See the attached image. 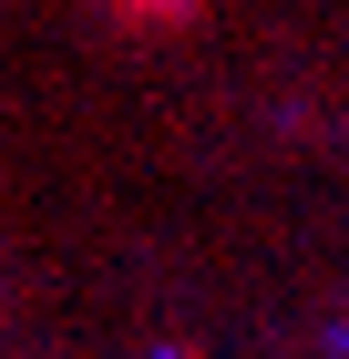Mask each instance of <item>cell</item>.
Listing matches in <instances>:
<instances>
[{"label": "cell", "mask_w": 349, "mask_h": 359, "mask_svg": "<svg viewBox=\"0 0 349 359\" xmlns=\"http://www.w3.org/2000/svg\"><path fill=\"white\" fill-rule=\"evenodd\" d=\"M113 11H134V21H185L195 0H113Z\"/></svg>", "instance_id": "1"}]
</instances>
